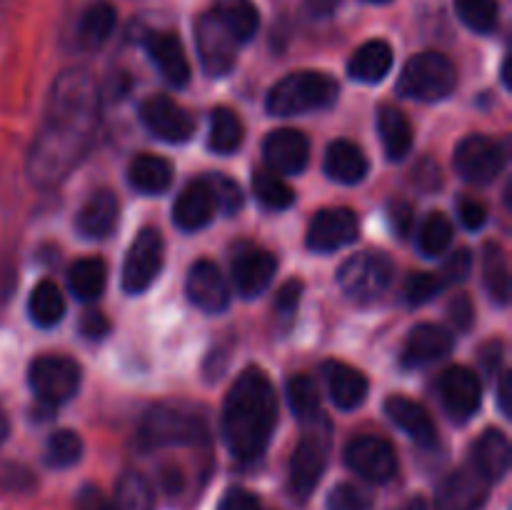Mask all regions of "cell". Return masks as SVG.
Wrapping results in <instances>:
<instances>
[{
    "label": "cell",
    "instance_id": "cell-1",
    "mask_svg": "<svg viewBox=\"0 0 512 510\" xmlns=\"http://www.w3.org/2000/svg\"><path fill=\"white\" fill-rule=\"evenodd\" d=\"M100 115V93L85 70H68L50 90L45 123L28 155L35 185L60 183L93 143Z\"/></svg>",
    "mask_w": 512,
    "mask_h": 510
},
{
    "label": "cell",
    "instance_id": "cell-2",
    "mask_svg": "<svg viewBox=\"0 0 512 510\" xmlns=\"http://www.w3.org/2000/svg\"><path fill=\"white\" fill-rule=\"evenodd\" d=\"M278 423V403L263 370L250 368L230 388L223 405V438L230 453L253 463L268 448Z\"/></svg>",
    "mask_w": 512,
    "mask_h": 510
},
{
    "label": "cell",
    "instance_id": "cell-3",
    "mask_svg": "<svg viewBox=\"0 0 512 510\" xmlns=\"http://www.w3.org/2000/svg\"><path fill=\"white\" fill-rule=\"evenodd\" d=\"M335 95H338L335 80L323 73H313V70H300V73L285 75L270 88L268 113L278 115V118L310 113V110L333 105Z\"/></svg>",
    "mask_w": 512,
    "mask_h": 510
},
{
    "label": "cell",
    "instance_id": "cell-4",
    "mask_svg": "<svg viewBox=\"0 0 512 510\" xmlns=\"http://www.w3.org/2000/svg\"><path fill=\"white\" fill-rule=\"evenodd\" d=\"M138 443L145 450L208 443V425L200 415L185 413L175 405H155L140 423Z\"/></svg>",
    "mask_w": 512,
    "mask_h": 510
},
{
    "label": "cell",
    "instance_id": "cell-5",
    "mask_svg": "<svg viewBox=\"0 0 512 510\" xmlns=\"http://www.w3.org/2000/svg\"><path fill=\"white\" fill-rule=\"evenodd\" d=\"M458 75L455 65L440 53H420L408 60L398 80V93L403 98L435 103L453 93Z\"/></svg>",
    "mask_w": 512,
    "mask_h": 510
},
{
    "label": "cell",
    "instance_id": "cell-6",
    "mask_svg": "<svg viewBox=\"0 0 512 510\" xmlns=\"http://www.w3.org/2000/svg\"><path fill=\"white\" fill-rule=\"evenodd\" d=\"M328 450L330 425L320 415V418L310 420L308 430H305L298 448L293 450V458H290V490H293L295 498L305 500L318 488L325 473V463H328Z\"/></svg>",
    "mask_w": 512,
    "mask_h": 510
},
{
    "label": "cell",
    "instance_id": "cell-7",
    "mask_svg": "<svg viewBox=\"0 0 512 510\" xmlns=\"http://www.w3.org/2000/svg\"><path fill=\"white\" fill-rule=\"evenodd\" d=\"M338 283L348 298L370 303L393 283V263L383 253H358L340 265Z\"/></svg>",
    "mask_w": 512,
    "mask_h": 510
},
{
    "label": "cell",
    "instance_id": "cell-8",
    "mask_svg": "<svg viewBox=\"0 0 512 510\" xmlns=\"http://www.w3.org/2000/svg\"><path fill=\"white\" fill-rule=\"evenodd\" d=\"M28 380L38 400L60 405L78 393L80 368L75 360L63 358V355H40L30 365Z\"/></svg>",
    "mask_w": 512,
    "mask_h": 510
},
{
    "label": "cell",
    "instance_id": "cell-9",
    "mask_svg": "<svg viewBox=\"0 0 512 510\" xmlns=\"http://www.w3.org/2000/svg\"><path fill=\"white\" fill-rule=\"evenodd\" d=\"M163 238L158 230L143 228L135 235L123 263V288L125 293L140 295L155 283L163 270Z\"/></svg>",
    "mask_w": 512,
    "mask_h": 510
},
{
    "label": "cell",
    "instance_id": "cell-10",
    "mask_svg": "<svg viewBox=\"0 0 512 510\" xmlns=\"http://www.w3.org/2000/svg\"><path fill=\"white\" fill-rule=\"evenodd\" d=\"M455 168L468 183H493L505 168V150L488 135H468L455 148Z\"/></svg>",
    "mask_w": 512,
    "mask_h": 510
},
{
    "label": "cell",
    "instance_id": "cell-11",
    "mask_svg": "<svg viewBox=\"0 0 512 510\" xmlns=\"http://www.w3.org/2000/svg\"><path fill=\"white\" fill-rule=\"evenodd\" d=\"M195 40H198V55L203 70L213 78H223L233 70L238 60V40L228 28L215 18V13H205L195 25Z\"/></svg>",
    "mask_w": 512,
    "mask_h": 510
},
{
    "label": "cell",
    "instance_id": "cell-12",
    "mask_svg": "<svg viewBox=\"0 0 512 510\" xmlns=\"http://www.w3.org/2000/svg\"><path fill=\"white\" fill-rule=\"evenodd\" d=\"M345 463L368 483H388L398 470V458L388 440L378 435H358L345 448Z\"/></svg>",
    "mask_w": 512,
    "mask_h": 510
},
{
    "label": "cell",
    "instance_id": "cell-13",
    "mask_svg": "<svg viewBox=\"0 0 512 510\" xmlns=\"http://www.w3.org/2000/svg\"><path fill=\"white\" fill-rule=\"evenodd\" d=\"M140 120L155 138L165 143H185L195 133V120L183 105L168 95H153L140 105Z\"/></svg>",
    "mask_w": 512,
    "mask_h": 510
},
{
    "label": "cell",
    "instance_id": "cell-14",
    "mask_svg": "<svg viewBox=\"0 0 512 510\" xmlns=\"http://www.w3.org/2000/svg\"><path fill=\"white\" fill-rule=\"evenodd\" d=\"M230 270H233V283L243 298H258L265 293L273 280L275 270H278V260L273 253L258 248V245H238L230 260Z\"/></svg>",
    "mask_w": 512,
    "mask_h": 510
},
{
    "label": "cell",
    "instance_id": "cell-15",
    "mask_svg": "<svg viewBox=\"0 0 512 510\" xmlns=\"http://www.w3.org/2000/svg\"><path fill=\"white\" fill-rule=\"evenodd\" d=\"M360 233L358 215L350 208H325L308 228V248L315 253H333L353 243Z\"/></svg>",
    "mask_w": 512,
    "mask_h": 510
},
{
    "label": "cell",
    "instance_id": "cell-16",
    "mask_svg": "<svg viewBox=\"0 0 512 510\" xmlns=\"http://www.w3.org/2000/svg\"><path fill=\"white\" fill-rule=\"evenodd\" d=\"M438 393L448 415H453L455 420H468L480 408V400H483L478 375L465 368V365H453V368L440 375Z\"/></svg>",
    "mask_w": 512,
    "mask_h": 510
},
{
    "label": "cell",
    "instance_id": "cell-17",
    "mask_svg": "<svg viewBox=\"0 0 512 510\" xmlns=\"http://www.w3.org/2000/svg\"><path fill=\"white\" fill-rule=\"evenodd\" d=\"M490 483L473 468H460L440 483L435 510H480L488 498Z\"/></svg>",
    "mask_w": 512,
    "mask_h": 510
},
{
    "label": "cell",
    "instance_id": "cell-18",
    "mask_svg": "<svg viewBox=\"0 0 512 510\" xmlns=\"http://www.w3.org/2000/svg\"><path fill=\"white\" fill-rule=\"evenodd\" d=\"M265 163L270 165L273 173L295 175L303 173L310 160V143L300 130L280 128L265 138L263 143Z\"/></svg>",
    "mask_w": 512,
    "mask_h": 510
},
{
    "label": "cell",
    "instance_id": "cell-19",
    "mask_svg": "<svg viewBox=\"0 0 512 510\" xmlns=\"http://www.w3.org/2000/svg\"><path fill=\"white\" fill-rule=\"evenodd\" d=\"M218 200L210 178H198L180 190L173 205V220L183 230H200L215 218Z\"/></svg>",
    "mask_w": 512,
    "mask_h": 510
},
{
    "label": "cell",
    "instance_id": "cell-20",
    "mask_svg": "<svg viewBox=\"0 0 512 510\" xmlns=\"http://www.w3.org/2000/svg\"><path fill=\"white\" fill-rule=\"evenodd\" d=\"M455 348V338L448 328L435 323H420L410 330L403 348L405 368H425L435 360L445 358Z\"/></svg>",
    "mask_w": 512,
    "mask_h": 510
},
{
    "label": "cell",
    "instance_id": "cell-21",
    "mask_svg": "<svg viewBox=\"0 0 512 510\" xmlns=\"http://www.w3.org/2000/svg\"><path fill=\"white\" fill-rule=\"evenodd\" d=\"M188 298L205 313H223L230 303V290L218 265L198 260L188 273Z\"/></svg>",
    "mask_w": 512,
    "mask_h": 510
},
{
    "label": "cell",
    "instance_id": "cell-22",
    "mask_svg": "<svg viewBox=\"0 0 512 510\" xmlns=\"http://www.w3.org/2000/svg\"><path fill=\"white\" fill-rule=\"evenodd\" d=\"M145 50H148L150 60L155 63V68L160 70L165 80L175 88H183L190 78V65L188 55H185L183 43L175 33H165V30H158V33H148L145 38Z\"/></svg>",
    "mask_w": 512,
    "mask_h": 510
},
{
    "label": "cell",
    "instance_id": "cell-23",
    "mask_svg": "<svg viewBox=\"0 0 512 510\" xmlns=\"http://www.w3.org/2000/svg\"><path fill=\"white\" fill-rule=\"evenodd\" d=\"M120 215V203L115 198L113 190H98L85 200L80 208L78 218H75V228L83 238L88 240H103L115 228Z\"/></svg>",
    "mask_w": 512,
    "mask_h": 510
},
{
    "label": "cell",
    "instance_id": "cell-24",
    "mask_svg": "<svg viewBox=\"0 0 512 510\" xmlns=\"http://www.w3.org/2000/svg\"><path fill=\"white\" fill-rule=\"evenodd\" d=\"M385 415L390 418V423L398 425L408 438H413L420 445H433L438 440L435 435V423L430 420L428 410L423 408L415 400L403 398V395H393V398L385 400Z\"/></svg>",
    "mask_w": 512,
    "mask_h": 510
},
{
    "label": "cell",
    "instance_id": "cell-25",
    "mask_svg": "<svg viewBox=\"0 0 512 510\" xmlns=\"http://www.w3.org/2000/svg\"><path fill=\"white\" fill-rule=\"evenodd\" d=\"M473 468L490 485L505 478L510 468V443L500 430H485L473 445Z\"/></svg>",
    "mask_w": 512,
    "mask_h": 510
},
{
    "label": "cell",
    "instance_id": "cell-26",
    "mask_svg": "<svg viewBox=\"0 0 512 510\" xmlns=\"http://www.w3.org/2000/svg\"><path fill=\"white\" fill-rule=\"evenodd\" d=\"M323 378L328 383L330 398L338 408L353 410L368 398V380L360 370L350 368L345 363H325L323 365Z\"/></svg>",
    "mask_w": 512,
    "mask_h": 510
},
{
    "label": "cell",
    "instance_id": "cell-27",
    "mask_svg": "<svg viewBox=\"0 0 512 510\" xmlns=\"http://www.w3.org/2000/svg\"><path fill=\"white\" fill-rule=\"evenodd\" d=\"M325 175L343 185L360 183L368 175V158L355 143L335 140L325 153Z\"/></svg>",
    "mask_w": 512,
    "mask_h": 510
},
{
    "label": "cell",
    "instance_id": "cell-28",
    "mask_svg": "<svg viewBox=\"0 0 512 510\" xmlns=\"http://www.w3.org/2000/svg\"><path fill=\"white\" fill-rule=\"evenodd\" d=\"M393 68V48L385 40L360 45L348 63V75L358 83H380Z\"/></svg>",
    "mask_w": 512,
    "mask_h": 510
},
{
    "label": "cell",
    "instance_id": "cell-29",
    "mask_svg": "<svg viewBox=\"0 0 512 510\" xmlns=\"http://www.w3.org/2000/svg\"><path fill=\"white\" fill-rule=\"evenodd\" d=\"M128 180L135 190L145 195H160L173 183V168L165 158L150 153H140L128 168Z\"/></svg>",
    "mask_w": 512,
    "mask_h": 510
},
{
    "label": "cell",
    "instance_id": "cell-30",
    "mask_svg": "<svg viewBox=\"0 0 512 510\" xmlns=\"http://www.w3.org/2000/svg\"><path fill=\"white\" fill-rule=\"evenodd\" d=\"M378 130L385 155L390 160H403L410 153V148H413V128H410L408 118L398 108L383 105L378 110Z\"/></svg>",
    "mask_w": 512,
    "mask_h": 510
},
{
    "label": "cell",
    "instance_id": "cell-31",
    "mask_svg": "<svg viewBox=\"0 0 512 510\" xmlns=\"http://www.w3.org/2000/svg\"><path fill=\"white\" fill-rule=\"evenodd\" d=\"M213 13L233 33L238 43H245V40H250L258 33L260 15L253 0H218Z\"/></svg>",
    "mask_w": 512,
    "mask_h": 510
},
{
    "label": "cell",
    "instance_id": "cell-32",
    "mask_svg": "<svg viewBox=\"0 0 512 510\" xmlns=\"http://www.w3.org/2000/svg\"><path fill=\"white\" fill-rule=\"evenodd\" d=\"M108 268L100 258H80L70 265L68 285L80 300H98L105 290Z\"/></svg>",
    "mask_w": 512,
    "mask_h": 510
},
{
    "label": "cell",
    "instance_id": "cell-33",
    "mask_svg": "<svg viewBox=\"0 0 512 510\" xmlns=\"http://www.w3.org/2000/svg\"><path fill=\"white\" fill-rule=\"evenodd\" d=\"M483 283L490 298L505 305L510 298V268L508 255L498 243H488L483 250Z\"/></svg>",
    "mask_w": 512,
    "mask_h": 510
},
{
    "label": "cell",
    "instance_id": "cell-34",
    "mask_svg": "<svg viewBox=\"0 0 512 510\" xmlns=\"http://www.w3.org/2000/svg\"><path fill=\"white\" fill-rule=\"evenodd\" d=\"M243 123H240L238 113L230 108H215L210 115V133L208 145L210 150L220 155H230L240 148L243 143Z\"/></svg>",
    "mask_w": 512,
    "mask_h": 510
},
{
    "label": "cell",
    "instance_id": "cell-35",
    "mask_svg": "<svg viewBox=\"0 0 512 510\" xmlns=\"http://www.w3.org/2000/svg\"><path fill=\"white\" fill-rule=\"evenodd\" d=\"M28 310L30 320L35 325H40V328H53V325H58L65 315V300L60 295L58 285L50 283V280H43V283L35 285L33 293H30Z\"/></svg>",
    "mask_w": 512,
    "mask_h": 510
},
{
    "label": "cell",
    "instance_id": "cell-36",
    "mask_svg": "<svg viewBox=\"0 0 512 510\" xmlns=\"http://www.w3.org/2000/svg\"><path fill=\"white\" fill-rule=\"evenodd\" d=\"M115 28V10L108 3L90 5L78 23V43L85 50H98Z\"/></svg>",
    "mask_w": 512,
    "mask_h": 510
},
{
    "label": "cell",
    "instance_id": "cell-37",
    "mask_svg": "<svg viewBox=\"0 0 512 510\" xmlns=\"http://www.w3.org/2000/svg\"><path fill=\"white\" fill-rule=\"evenodd\" d=\"M253 193L258 203L268 210H285L295 200L293 188L273 170H258L253 175Z\"/></svg>",
    "mask_w": 512,
    "mask_h": 510
},
{
    "label": "cell",
    "instance_id": "cell-38",
    "mask_svg": "<svg viewBox=\"0 0 512 510\" xmlns=\"http://www.w3.org/2000/svg\"><path fill=\"white\" fill-rule=\"evenodd\" d=\"M153 490L140 473H125L115 485L113 510H153Z\"/></svg>",
    "mask_w": 512,
    "mask_h": 510
},
{
    "label": "cell",
    "instance_id": "cell-39",
    "mask_svg": "<svg viewBox=\"0 0 512 510\" xmlns=\"http://www.w3.org/2000/svg\"><path fill=\"white\" fill-rule=\"evenodd\" d=\"M288 403L303 423L320 418V395L313 378H308V375H293L288 380Z\"/></svg>",
    "mask_w": 512,
    "mask_h": 510
},
{
    "label": "cell",
    "instance_id": "cell-40",
    "mask_svg": "<svg viewBox=\"0 0 512 510\" xmlns=\"http://www.w3.org/2000/svg\"><path fill=\"white\" fill-rule=\"evenodd\" d=\"M453 243V223L443 213H430L418 235V245L428 258L443 255Z\"/></svg>",
    "mask_w": 512,
    "mask_h": 510
},
{
    "label": "cell",
    "instance_id": "cell-41",
    "mask_svg": "<svg viewBox=\"0 0 512 510\" xmlns=\"http://www.w3.org/2000/svg\"><path fill=\"white\" fill-rule=\"evenodd\" d=\"M83 455V440L73 430H55L48 438V448H45V463L53 468H70Z\"/></svg>",
    "mask_w": 512,
    "mask_h": 510
},
{
    "label": "cell",
    "instance_id": "cell-42",
    "mask_svg": "<svg viewBox=\"0 0 512 510\" xmlns=\"http://www.w3.org/2000/svg\"><path fill=\"white\" fill-rule=\"evenodd\" d=\"M455 8L475 33H493L498 25V0H455Z\"/></svg>",
    "mask_w": 512,
    "mask_h": 510
},
{
    "label": "cell",
    "instance_id": "cell-43",
    "mask_svg": "<svg viewBox=\"0 0 512 510\" xmlns=\"http://www.w3.org/2000/svg\"><path fill=\"white\" fill-rule=\"evenodd\" d=\"M370 505L373 498L353 483L335 485L333 493L328 495V510H370Z\"/></svg>",
    "mask_w": 512,
    "mask_h": 510
},
{
    "label": "cell",
    "instance_id": "cell-44",
    "mask_svg": "<svg viewBox=\"0 0 512 510\" xmlns=\"http://www.w3.org/2000/svg\"><path fill=\"white\" fill-rule=\"evenodd\" d=\"M445 288V283L440 280L438 273H415L410 275L408 283H405V298L413 305H423L428 300H433L435 295H440V290Z\"/></svg>",
    "mask_w": 512,
    "mask_h": 510
},
{
    "label": "cell",
    "instance_id": "cell-45",
    "mask_svg": "<svg viewBox=\"0 0 512 510\" xmlns=\"http://www.w3.org/2000/svg\"><path fill=\"white\" fill-rule=\"evenodd\" d=\"M210 183H213L215 200H218V208L223 210V213L233 215L243 208V193H240V185L235 183V180L225 178V175H213Z\"/></svg>",
    "mask_w": 512,
    "mask_h": 510
},
{
    "label": "cell",
    "instance_id": "cell-46",
    "mask_svg": "<svg viewBox=\"0 0 512 510\" xmlns=\"http://www.w3.org/2000/svg\"><path fill=\"white\" fill-rule=\"evenodd\" d=\"M470 270H473V255H470L468 248H460L455 250L453 255H448L443 263V268H440V280L445 283V288L453 283H463L465 278L470 275Z\"/></svg>",
    "mask_w": 512,
    "mask_h": 510
},
{
    "label": "cell",
    "instance_id": "cell-47",
    "mask_svg": "<svg viewBox=\"0 0 512 510\" xmlns=\"http://www.w3.org/2000/svg\"><path fill=\"white\" fill-rule=\"evenodd\" d=\"M448 315H450V323H453L460 333L470 330V325L475 323V308L473 303H470L468 295H455L448 305Z\"/></svg>",
    "mask_w": 512,
    "mask_h": 510
},
{
    "label": "cell",
    "instance_id": "cell-48",
    "mask_svg": "<svg viewBox=\"0 0 512 510\" xmlns=\"http://www.w3.org/2000/svg\"><path fill=\"white\" fill-rule=\"evenodd\" d=\"M300 295H303V283H300V280H290V283H285L283 288L278 290V298H275V310H278V315L290 318V315L298 310Z\"/></svg>",
    "mask_w": 512,
    "mask_h": 510
},
{
    "label": "cell",
    "instance_id": "cell-49",
    "mask_svg": "<svg viewBox=\"0 0 512 510\" xmlns=\"http://www.w3.org/2000/svg\"><path fill=\"white\" fill-rule=\"evenodd\" d=\"M218 510H263L258 495H253L245 488H233L223 495Z\"/></svg>",
    "mask_w": 512,
    "mask_h": 510
},
{
    "label": "cell",
    "instance_id": "cell-50",
    "mask_svg": "<svg viewBox=\"0 0 512 510\" xmlns=\"http://www.w3.org/2000/svg\"><path fill=\"white\" fill-rule=\"evenodd\" d=\"M458 213H460V220H463V225L468 230H478L488 223V208H485L480 200H470V198L463 200L458 208Z\"/></svg>",
    "mask_w": 512,
    "mask_h": 510
},
{
    "label": "cell",
    "instance_id": "cell-51",
    "mask_svg": "<svg viewBox=\"0 0 512 510\" xmlns=\"http://www.w3.org/2000/svg\"><path fill=\"white\" fill-rule=\"evenodd\" d=\"M33 485L28 470L18 468V465H3L0 468V488L5 490H28Z\"/></svg>",
    "mask_w": 512,
    "mask_h": 510
},
{
    "label": "cell",
    "instance_id": "cell-52",
    "mask_svg": "<svg viewBox=\"0 0 512 510\" xmlns=\"http://www.w3.org/2000/svg\"><path fill=\"white\" fill-rule=\"evenodd\" d=\"M108 328V320H105V315L98 313V310H88V313L80 318V333L90 340H100L108 333Z\"/></svg>",
    "mask_w": 512,
    "mask_h": 510
},
{
    "label": "cell",
    "instance_id": "cell-53",
    "mask_svg": "<svg viewBox=\"0 0 512 510\" xmlns=\"http://www.w3.org/2000/svg\"><path fill=\"white\" fill-rule=\"evenodd\" d=\"M413 180H415V183H418L423 190L438 188V185H440V170H438V165L430 163V160H423V163H420L418 168H415Z\"/></svg>",
    "mask_w": 512,
    "mask_h": 510
},
{
    "label": "cell",
    "instance_id": "cell-54",
    "mask_svg": "<svg viewBox=\"0 0 512 510\" xmlns=\"http://www.w3.org/2000/svg\"><path fill=\"white\" fill-rule=\"evenodd\" d=\"M75 505H78V510H105V508H108L103 493H100L98 488H90V485H88V488L80 490Z\"/></svg>",
    "mask_w": 512,
    "mask_h": 510
},
{
    "label": "cell",
    "instance_id": "cell-55",
    "mask_svg": "<svg viewBox=\"0 0 512 510\" xmlns=\"http://www.w3.org/2000/svg\"><path fill=\"white\" fill-rule=\"evenodd\" d=\"M390 215H393V223L395 228H398V233L400 235L408 233L410 225H413V208H410L408 203H393Z\"/></svg>",
    "mask_w": 512,
    "mask_h": 510
},
{
    "label": "cell",
    "instance_id": "cell-56",
    "mask_svg": "<svg viewBox=\"0 0 512 510\" xmlns=\"http://www.w3.org/2000/svg\"><path fill=\"white\" fill-rule=\"evenodd\" d=\"M338 5L340 0H305V8L315 18H328V15H333L338 10Z\"/></svg>",
    "mask_w": 512,
    "mask_h": 510
},
{
    "label": "cell",
    "instance_id": "cell-57",
    "mask_svg": "<svg viewBox=\"0 0 512 510\" xmlns=\"http://www.w3.org/2000/svg\"><path fill=\"white\" fill-rule=\"evenodd\" d=\"M480 355H483L485 370H488V373H495V370H498V365H500V360H503V345L488 343Z\"/></svg>",
    "mask_w": 512,
    "mask_h": 510
},
{
    "label": "cell",
    "instance_id": "cell-58",
    "mask_svg": "<svg viewBox=\"0 0 512 510\" xmlns=\"http://www.w3.org/2000/svg\"><path fill=\"white\" fill-rule=\"evenodd\" d=\"M498 400H500V408H503V413L510 415V375L508 373L500 375Z\"/></svg>",
    "mask_w": 512,
    "mask_h": 510
},
{
    "label": "cell",
    "instance_id": "cell-59",
    "mask_svg": "<svg viewBox=\"0 0 512 510\" xmlns=\"http://www.w3.org/2000/svg\"><path fill=\"white\" fill-rule=\"evenodd\" d=\"M400 510H428V505H425L423 498H413V500H408V503H405Z\"/></svg>",
    "mask_w": 512,
    "mask_h": 510
},
{
    "label": "cell",
    "instance_id": "cell-60",
    "mask_svg": "<svg viewBox=\"0 0 512 510\" xmlns=\"http://www.w3.org/2000/svg\"><path fill=\"white\" fill-rule=\"evenodd\" d=\"M5 435H8V418H5V410L0 408V443L5 440Z\"/></svg>",
    "mask_w": 512,
    "mask_h": 510
},
{
    "label": "cell",
    "instance_id": "cell-61",
    "mask_svg": "<svg viewBox=\"0 0 512 510\" xmlns=\"http://www.w3.org/2000/svg\"><path fill=\"white\" fill-rule=\"evenodd\" d=\"M365 3H388V0H365Z\"/></svg>",
    "mask_w": 512,
    "mask_h": 510
},
{
    "label": "cell",
    "instance_id": "cell-62",
    "mask_svg": "<svg viewBox=\"0 0 512 510\" xmlns=\"http://www.w3.org/2000/svg\"><path fill=\"white\" fill-rule=\"evenodd\" d=\"M105 510H113V505H108V508H105Z\"/></svg>",
    "mask_w": 512,
    "mask_h": 510
}]
</instances>
